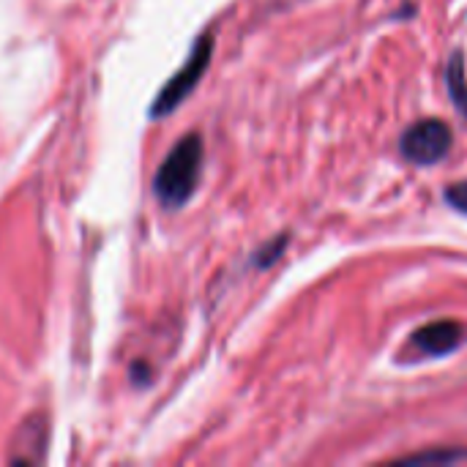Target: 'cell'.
Returning a JSON list of instances; mask_svg holds the SVG:
<instances>
[{"label": "cell", "instance_id": "ba28073f", "mask_svg": "<svg viewBox=\"0 0 467 467\" xmlns=\"http://www.w3.org/2000/svg\"><path fill=\"white\" fill-rule=\"evenodd\" d=\"M446 202L454 208V211H460V213H467V181H460V183H454V186H449L446 189Z\"/></svg>", "mask_w": 467, "mask_h": 467}, {"label": "cell", "instance_id": "52a82bcc", "mask_svg": "<svg viewBox=\"0 0 467 467\" xmlns=\"http://www.w3.org/2000/svg\"><path fill=\"white\" fill-rule=\"evenodd\" d=\"M285 246H287V235H279L274 244H268L260 254H257V260H254V265H260V268H268L274 260H279L282 257V252H285Z\"/></svg>", "mask_w": 467, "mask_h": 467}, {"label": "cell", "instance_id": "277c9868", "mask_svg": "<svg viewBox=\"0 0 467 467\" xmlns=\"http://www.w3.org/2000/svg\"><path fill=\"white\" fill-rule=\"evenodd\" d=\"M462 342V328L460 323L454 320H438V323H430L424 328H419L410 339V345L421 353V356H449L460 348Z\"/></svg>", "mask_w": 467, "mask_h": 467}, {"label": "cell", "instance_id": "3957f363", "mask_svg": "<svg viewBox=\"0 0 467 467\" xmlns=\"http://www.w3.org/2000/svg\"><path fill=\"white\" fill-rule=\"evenodd\" d=\"M449 150H451V129L438 118H424L413 123L400 140V153L410 164H421V167L438 164Z\"/></svg>", "mask_w": 467, "mask_h": 467}, {"label": "cell", "instance_id": "6da1fadb", "mask_svg": "<svg viewBox=\"0 0 467 467\" xmlns=\"http://www.w3.org/2000/svg\"><path fill=\"white\" fill-rule=\"evenodd\" d=\"M205 161V142L200 134H186L161 161L153 178V192L167 208H181L197 189Z\"/></svg>", "mask_w": 467, "mask_h": 467}, {"label": "cell", "instance_id": "7a4b0ae2", "mask_svg": "<svg viewBox=\"0 0 467 467\" xmlns=\"http://www.w3.org/2000/svg\"><path fill=\"white\" fill-rule=\"evenodd\" d=\"M211 52H213V38L202 36L200 41H194L189 60L178 68V74L170 77V82L161 88V93L156 96V101L150 104V118H164L170 115L175 107L183 104V99L194 90V85L202 79L208 63H211Z\"/></svg>", "mask_w": 467, "mask_h": 467}, {"label": "cell", "instance_id": "8992f818", "mask_svg": "<svg viewBox=\"0 0 467 467\" xmlns=\"http://www.w3.org/2000/svg\"><path fill=\"white\" fill-rule=\"evenodd\" d=\"M467 451L462 449H457V451H451V449H443V451H424V454H416V457H405L402 462L405 465H449V462H457V460H465Z\"/></svg>", "mask_w": 467, "mask_h": 467}, {"label": "cell", "instance_id": "5b68a950", "mask_svg": "<svg viewBox=\"0 0 467 467\" xmlns=\"http://www.w3.org/2000/svg\"><path fill=\"white\" fill-rule=\"evenodd\" d=\"M446 82H449V96L454 99L457 109L467 118V71L462 52H454L449 66H446Z\"/></svg>", "mask_w": 467, "mask_h": 467}]
</instances>
